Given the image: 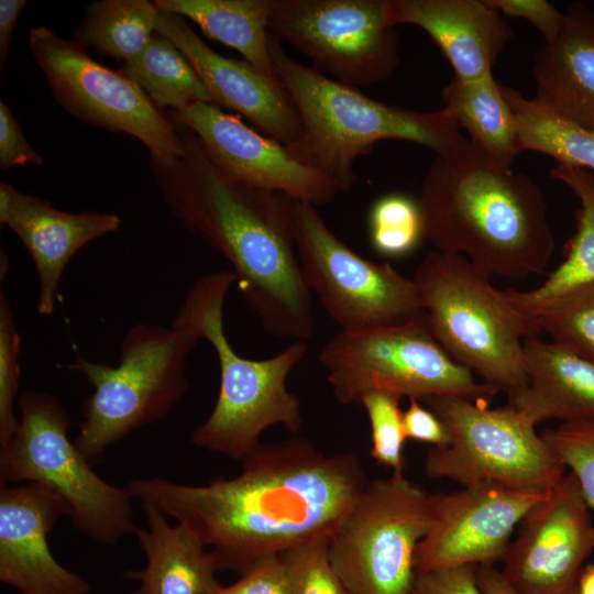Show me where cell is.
I'll return each mask as SVG.
<instances>
[{
	"label": "cell",
	"instance_id": "36",
	"mask_svg": "<svg viewBox=\"0 0 594 594\" xmlns=\"http://www.w3.org/2000/svg\"><path fill=\"white\" fill-rule=\"evenodd\" d=\"M329 540L315 539L280 554L293 594H351L330 563Z\"/></svg>",
	"mask_w": 594,
	"mask_h": 594
},
{
	"label": "cell",
	"instance_id": "3",
	"mask_svg": "<svg viewBox=\"0 0 594 594\" xmlns=\"http://www.w3.org/2000/svg\"><path fill=\"white\" fill-rule=\"evenodd\" d=\"M424 234L487 275L521 280L544 272L554 251L547 204L525 174L499 167L470 140L436 155L417 199Z\"/></svg>",
	"mask_w": 594,
	"mask_h": 594
},
{
	"label": "cell",
	"instance_id": "37",
	"mask_svg": "<svg viewBox=\"0 0 594 594\" xmlns=\"http://www.w3.org/2000/svg\"><path fill=\"white\" fill-rule=\"evenodd\" d=\"M212 594H293L288 572L280 554L270 556L253 564L241 578L220 586Z\"/></svg>",
	"mask_w": 594,
	"mask_h": 594
},
{
	"label": "cell",
	"instance_id": "5",
	"mask_svg": "<svg viewBox=\"0 0 594 594\" xmlns=\"http://www.w3.org/2000/svg\"><path fill=\"white\" fill-rule=\"evenodd\" d=\"M235 276L217 271L198 277L187 290L170 326L194 331L212 346L220 387L208 418L191 442L200 449L242 461L270 427L297 433L302 424L299 399L287 389L292 370L306 356L305 341H294L277 355L251 360L239 355L223 328V306Z\"/></svg>",
	"mask_w": 594,
	"mask_h": 594
},
{
	"label": "cell",
	"instance_id": "31",
	"mask_svg": "<svg viewBox=\"0 0 594 594\" xmlns=\"http://www.w3.org/2000/svg\"><path fill=\"white\" fill-rule=\"evenodd\" d=\"M503 292L551 341L594 363V283L535 301L519 300Z\"/></svg>",
	"mask_w": 594,
	"mask_h": 594
},
{
	"label": "cell",
	"instance_id": "44",
	"mask_svg": "<svg viewBox=\"0 0 594 594\" xmlns=\"http://www.w3.org/2000/svg\"><path fill=\"white\" fill-rule=\"evenodd\" d=\"M569 594H594V562L581 569Z\"/></svg>",
	"mask_w": 594,
	"mask_h": 594
},
{
	"label": "cell",
	"instance_id": "22",
	"mask_svg": "<svg viewBox=\"0 0 594 594\" xmlns=\"http://www.w3.org/2000/svg\"><path fill=\"white\" fill-rule=\"evenodd\" d=\"M535 100L554 114L594 131V12L573 3L558 36L535 54Z\"/></svg>",
	"mask_w": 594,
	"mask_h": 594
},
{
	"label": "cell",
	"instance_id": "41",
	"mask_svg": "<svg viewBox=\"0 0 594 594\" xmlns=\"http://www.w3.org/2000/svg\"><path fill=\"white\" fill-rule=\"evenodd\" d=\"M403 411V424L407 439L429 443L435 448L446 447L451 437L442 420L420 400L408 398Z\"/></svg>",
	"mask_w": 594,
	"mask_h": 594
},
{
	"label": "cell",
	"instance_id": "9",
	"mask_svg": "<svg viewBox=\"0 0 594 594\" xmlns=\"http://www.w3.org/2000/svg\"><path fill=\"white\" fill-rule=\"evenodd\" d=\"M424 403L446 425L451 441L430 448L424 469L430 479L462 487L494 483L518 490H551L566 466L551 446L509 405L460 396H432Z\"/></svg>",
	"mask_w": 594,
	"mask_h": 594
},
{
	"label": "cell",
	"instance_id": "2",
	"mask_svg": "<svg viewBox=\"0 0 594 594\" xmlns=\"http://www.w3.org/2000/svg\"><path fill=\"white\" fill-rule=\"evenodd\" d=\"M176 124L184 155L168 162L150 158L168 211L230 263L245 305L268 333L308 340L315 318L296 254L294 200L230 177L190 129Z\"/></svg>",
	"mask_w": 594,
	"mask_h": 594
},
{
	"label": "cell",
	"instance_id": "26",
	"mask_svg": "<svg viewBox=\"0 0 594 594\" xmlns=\"http://www.w3.org/2000/svg\"><path fill=\"white\" fill-rule=\"evenodd\" d=\"M444 109L469 140L505 169L522 152L516 119L492 73L475 80H452L441 92Z\"/></svg>",
	"mask_w": 594,
	"mask_h": 594
},
{
	"label": "cell",
	"instance_id": "33",
	"mask_svg": "<svg viewBox=\"0 0 594 594\" xmlns=\"http://www.w3.org/2000/svg\"><path fill=\"white\" fill-rule=\"evenodd\" d=\"M400 396L387 391L366 393L360 400L367 414L371 426V457L381 466L389 469L393 474H404V447L407 440L403 410L399 407Z\"/></svg>",
	"mask_w": 594,
	"mask_h": 594
},
{
	"label": "cell",
	"instance_id": "20",
	"mask_svg": "<svg viewBox=\"0 0 594 594\" xmlns=\"http://www.w3.org/2000/svg\"><path fill=\"white\" fill-rule=\"evenodd\" d=\"M113 213H73L48 201L0 184V223L9 227L29 251L37 274V314L52 315L62 275L72 257L89 242L116 231Z\"/></svg>",
	"mask_w": 594,
	"mask_h": 594
},
{
	"label": "cell",
	"instance_id": "34",
	"mask_svg": "<svg viewBox=\"0 0 594 594\" xmlns=\"http://www.w3.org/2000/svg\"><path fill=\"white\" fill-rule=\"evenodd\" d=\"M21 337L12 306L0 290V447L14 436L19 416L14 399L19 389Z\"/></svg>",
	"mask_w": 594,
	"mask_h": 594
},
{
	"label": "cell",
	"instance_id": "13",
	"mask_svg": "<svg viewBox=\"0 0 594 594\" xmlns=\"http://www.w3.org/2000/svg\"><path fill=\"white\" fill-rule=\"evenodd\" d=\"M29 46L55 100L72 116L140 140L151 160L184 155L177 124L120 69L96 62L79 43L45 26L30 29Z\"/></svg>",
	"mask_w": 594,
	"mask_h": 594
},
{
	"label": "cell",
	"instance_id": "7",
	"mask_svg": "<svg viewBox=\"0 0 594 594\" xmlns=\"http://www.w3.org/2000/svg\"><path fill=\"white\" fill-rule=\"evenodd\" d=\"M200 338L186 328L138 322L123 336L118 364L88 360L78 352L63 367L94 387L81 407L75 444L96 466L106 451L132 432L164 419L186 395V364Z\"/></svg>",
	"mask_w": 594,
	"mask_h": 594
},
{
	"label": "cell",
	"instance_id": "1",
	"mask_svg": "<svg viewBox=\"0 0 594 594\" xmlns=\"http://www.w3.org/2000/svg\"><path fill=\"white\" fill-rule=\"evenodd\" d=\"M369 483L360 459L327 454L304 437L258 443L232 479L186 485L163 477L128 483L133 498L189 528L219 570L331 537Z\"/></svg>",
	"mask_w": 594,
	"mask_h": 594
},
{
	"label": "cell",
	"instance_id": "39",
	"mask_svg": "<svg viewBox=\"0 0 594 594\" xmlns=\"http://www.w3.org/2000/svg\"><path fill=\"white\" fill-rule=\"evenodd\" d=\"M501 14L521 18L532 23L542 34L544 43L551 42L564 24V13L547 0H486Z\"/></svg>",
	"mask_w": 594,
	"mask_h": 594
},
{
	"label": "cell",
	"instance_id": "16",
	"mask_svg": "<svg viewBox=\"0 0 594 594\" xmlns=\"http://www.w3.org/2000/svg\"><path fill=\"white\" fill-rule=\"evenodd\" d=\"M502 570L521 594H569L594 549V522L569 472L522 518Z\"/></svg>",
	"mask_w": 594,
	"mask_h": 594
},
{
	"label": "cell",
	"instance_id": "17",
	"mask_svg": "<svg viewBox=\"0 0 594 594\" xmlns=\"http://www.w3.org/2000/svg\"><path fill=\"white\" fill-rule=\"evenodd\" d=\"M172 118L190 129L216 165L241 183L315 207L343 193L337 183L296 160L284 144L217 105L196 102Z\"/></svg>",
	"mask_w": 594,
	"mask_h": 594
},
{
	"label": "cell",
	"instance_id": "11",
	"mask_svg": "<svg viewBox=\"0 0 594 594\" xmlns=\"http://www.w3.org/2000/svg\"><path fill=\"white\" fill-rule=\"evenodd\" d=\"M431 493L404 474L366 484L330 537V563L351 594H409Z\"/></svg>",
	"mask_w": 594,
	"mask_h": 594
},
{
	"label": "cell",
	"instance_id": "15",
	"mask_svg": "<svg viewBox=\"0 0 594 594\" xmlns=\"http://www.w3.org/2000/svg\"><path fill=\"white\" fill-rule=\"evenodd\" d=\"M549 491L485 483L431 493L430 525L416 550V572L504 560L515 528Z\"/></svg>",
	"mask_w": 594,
	"mask_h": 594
},
{
	"label": "cell",
	"instance_id": "12",
	"mask_svg": "<svg viewBox=\"0 0 594 594\" xmlns=\"http://www.w3.org/2000/svg\"><path fill=\"white\" fill-rule=\"evenodd\" d=\"M292 219L305 282L342 332L395 327L425 315L414 278L389 263L355 253L328 228L315 206L293 201Z\"/></svg>",
	"mask_w": 594,
	"mask_h": 594
},
{
	"label": "cell",
	"instance_id": "23",
	"mask_svg": "<svg viewBox=\"0 0 594 594\" xmlns=\"http://www.w3.org/2000/svg\"><path fill=\"white\" fill-rule=\"evenodd\" d=\"M525 383L507 395L529 422L594 418V363L554 342L524 341Z\"/></svg>",
	"mask_w": 594,
	"mask_h": 594
},
{
	"label": "cell",
	"instance_id": "27",
	"mask_svg": "<svg viewBox=\"0 0 594 594\" xmlns=\"http://www.w3.org/2000/svg\"><path fill=\"white\" fill-rule=\"evenodd\" d=\"M550 176L570 188L580 207L575 211V232L563 248V261L535 289H505L512 297L535 301L572 287L594 283V174L580 167L557 164Z\"/></svg>",
	"mask_w": 594,
	"mask_h": 594
},
{
	"label": "cell",
	"instance_id": "19",
	"mask_svg": "<svg viewBox=\"0 0 594 594\" xmlns=\"http://www.w3.org/2000/svg\"><path fill=\"white\" fill-rule=\"evenodd\" d=\"M156 33L172 41L186 56L218 107L239 112L284 145L299 138L298 112L278 78L264 76L245 61L216 53L183 15L160 10Z\"/></svg>",
	"mask_w": 594,
	"mask_h": 594
},
{
	"label": "cell",
	"instance_id": "38",
	"mask_svg": "<svg viewBox=\"0 0 594 594\" xmlns=\"http://www.w3.org/2000/svg\"><path fill=\"white\" fill-rule=\"evenodd\" d=\"M473 565L416 572L409 594H482Z\"/></svg>",
	"mask_w": 594,
	"mask_h": 594
},
{
	"label": "cell",
	"instance_id": "30",
	"mask_svg": "<svg viewBox=\"0 0 594 594\" xmlns=\"http://www.w3.org/2000/svg\"><path fill=\"white\" fill-rule=\"evenodd\" d=\"M501 89L516 119L522 151L540 152L557 164L594 170V131L554 114L512 87L501 84Z\"/></svg>",
	"mask_w": 594,
	"mask_h": 594
},
{
	"label": "cell",
	"instance_id": "8",
	"mask_svg": "<svg viewBox=\"0 0 594 594\" xmlns=\"http://www.w3.org/2000/svg\"><path fill=\"white\" fill-rule=\"evenodd\" d=\"M18 407V430L0 447L1 483L48 487L68 503L74 528L99 544L135 534L132 495L97 475L68 436L69 416L58 397L24 391Z\"/></svg>",
	"mask_w": 594,
	"mask_h": 594
},
{
	"label": "cell",
	"instance_id": "24",
	"mask_svg": "<svg viewBox=\"0 0 594 594\" xmlns=\"http://www.w3.org/2000/svg\"><path fill=\"white\" fill-rule=\"evenodd\" d=\"M147 528L135 535L146 562L124 576L140 582L129 594H212L221 584L215 556L185 525H170L156 507L141 503Z\"/></svg>",
	"mask_w": 594,
	"mask_h": 594
},
{
	"label": "cell",
	"instance_id": "6",
	"mask_svg": "<svg viewBox=\"0 0 594 594\" xmlns=\"http://www.w3.org/2000/svg\"><path fill=\"white\" fill-rule=\"evenodd\" d=\"M464 256L429 252L414 279L439 344L483 383L509 395L525 383L524 341L541 332Z\"/></svg>",
	"mask_w": 594,
	"mask_h": 594
},
{
	"label": "cell",
	"instance_id": "25",
	"mask_svg": "<svg viewBox=\"0 0 594 594\" xmlns=\"http://www.w3.org/2000/svg\"><path fill=\"white\" fill-rule=\"evenodd\" d=\"M162 11L194 21L209 37L238 51L268 78H277L270 51L274 0H155Z\"/></svg>",
	"mask_w": 594,
	"mask_h": 594
},
{
	"label": "cell",
	"instance_id": "18",
	"mask_svg": "<svg viewBox=\"0 0 594 594\" xmlns=\"http://www.w3.org/2000/svg\"><path fill=\"white\" fill-rule=\"evenodd\" d=\"M68 503L38 483L0 488V581L20 594H89V583L53 556L48 534Z\"/></svg>",
	"mask_w": 594,
	"mask_h": 594
},
{
	"label": "cell",
	"instance_id": "4",
	"mask_svg": "<svg viewBox=\"0 0 594 594\" xmlns=\"http://www.w3.org/2000/svg\"><path fill=\"white\" fill-rule=\"evenodd\" d=\"M274 72L289 94L301 123L299 138L285 145L299 162L348 191L356 182L353 164L383 140H403L447 155L469 138L444 109L415 111L374 100L286 54L270 32Z\"/></svg>",
	"mask_w": 594,
	"mask_h": 594
},
{
	"label": "cell",
	"instance_id": "32",
	"mask_svg": "<svg viewBox=\"0 0 594 594\" xmlns=\"http://www.w3.org/2000/svg\"><path fill=\"white\" fill-rule=\"evenodd\" d=\"M369 231L378 254L386 257L409 254L425 238L418 201L403 194L378 198L369 213Z\"/></svg>",
	"mask_w": 594,
	"mask_h": 594
},
{
	"label": "cell",
	"instance_id": "29",
	"mask_svg": "<svg viewBox=\"0 0 594 594\" xmlns=\"http://www.w3.org/2000/svg\"><path fill=\"white\" fill-rule=\"evenodd\" d=\"M158 14L155 1H94L76 28L74 41L127 63L138 57L155 35Z\"/></svg>",
	"mask_w": 594,
	"mask_h": 594
},
{
	"label": "cell",
	"instance_id": "42",
	"mask_svg": "<svg viewBox=\"0 0 594 594\" xmlns=\"http://www.w3.org/2000/svg\"><path fill=\"white\" fill-rule=\"evenodd\" d=\"M25 0H0V74L6 67L15 22L25 7Z\"/></svg>",
	"mask_w": 594,
	"mask_h": 594
},
{
	"label": "cell",
	"instance_id": "14",
	"mask_svg": "<svg viewBox=\"0 0 594 594\" xmlns=\"http://www.w3.org/2000/svg\"><path fill=\"white\" fill-rule=\"evenodd\" d=\"M268 29L316 70L355 88L386 80L399 63L388 0H274Z\"/></svg>",
	"mask_w": 594,
	"mask_h": 594
},
{
	"label": "cell",
	"instance_id": "35",
	"mask_svg": "<svg viewBox=\"0 0 594 594\" xmlns=\"http://www.w3.org/2000/svg\"><path fill=\"white\" fill-rule=\"evenodd\" d=\"M540 435L570 469L594 512V418L562 422Z\"/></svg>",
	"mask_w": 594,
	"mask_h": 594
},
{
	"label": "cell",
	"instance_id": "10",
	"mask_svg": "<svg viewBox=\"0 0 594 594\" xmlns=\"http://www.w3.org/2000/svg\"><path fill=\"white\" fill-rule=\"evenodd\" d=\"M319 360L342 405L359 404L373 391L420 402L448 395L488 403L497 394L444 351L425 315L395 327L361 333L341 331L323 346Z\"/></svg>",
	"mask_w": 594,
	"mask_h": 594
},
{
	"label": "cell",
	"instance_id": "28",
	"mask_svg": "<svg viewBox=\"0 0 594 594\" xmlns=\"http://www.w3.org/2000/svg\"><path fill=\"white\" fill-rule=\"evenodd\" d=\"M120 70L158 108L180 111L196 102L215 99L178 47L156 33L143 52L123 63Z\"/></svg>",
	"mask_w": 594,
	"mask_h": 594
},
{
	"label": "cell",
	"instance_id": "21",
	"mask_svg": "<svg viewBox=\"0 0 594 594\" xmlns=\"http://www.w3.org/2000/svg\"><path fill=\"white\" fill-rule=\"evenodd\" d=\"M391 23L422 29L441 50L454 78L475 80L513 37L512 26L486 0H388Z\"/></svg>",
	"mask_w": 594,
	"mask_h": 594
},
{
	"label": "cell",
	"instance_id": "43",
	"mask_svg": "<svg viewBox=\"0 0 594 594\" xmlns=\"http://www.w3.org/2000/svg\"><path fill=\"white\" fill-rule=\"evenodd\" d=\"M475 574L482 594H521L494 565H479Z\"/></svg>",
	"mask_w": 594,
	"mask_h": 594
},
{
	"label": "cell",
	"instance_id": "40",
	"mask_svg": "<svg viewBox=\"0 0 594 594\" xmlns=\"http://www.w3.org/2000/svg\"><path fill=\"white\" fill-rule=\"evenodd\" d=\"M42 165V156L29 144L9 107L0 101V167Z\"/></svg>",
	"mask_w": 594,
	"mask_h": 594
}]
</instances>
